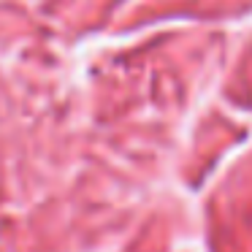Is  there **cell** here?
Returning <instances> with one entry per match:
<instances>
[]
</instances>
